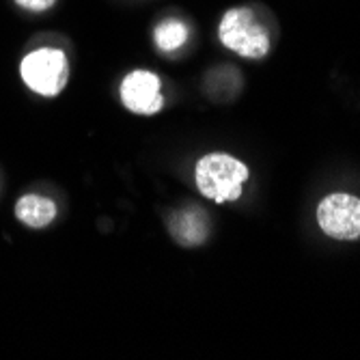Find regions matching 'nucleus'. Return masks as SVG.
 Segmentation results:
<instances>
[{"label": "nucleus", "mask_w": 360, "mask_h": 360, "mask_svg": "<svg viewBox=\"0 0 360 360\" xmlns=\"http://www.w3.org/2000/svg\"><path fill=\"white\" fill-rule=\"evenodd\" d=\"M248 167L229 153H207L196 165V188L214 203H231L242 196Z\"/></svg>", "instance_id": "f257e3e1"}, {"label": "nucleus", "mask_w": 360, "mask_h": 360, "mask_svg": "<svg viewBox=\"0 0 360 360\" xmlns=\"http://www.w3.org/2000/svg\"><path fill=\"white\" fill-rule=\"evenodd\" d=\"M218 37L222 46L246 58H264L270 50L268 30L255 20L250 9L226 11L218 28Z\"/></svg>", "instance_id": "f03ea898"}, {"label": "nucleus", "mask_w": 360, "mask_h": 360, "mask_svg": "<svg viewBox=\"0 0 360 360\" xmlns=\"http://www.w3.org/2000/svg\"><path fill=\"white\" fill-rule=\"evenodd\" d=\"M22 80L39 95L54 97L70 80V63L60 50L41 48L22 60Z\"/></svg>", "instance_id": "7ed1b4c3"}, {"label": "nucleus", "mask_w": 360, "mask_h": 360, "mask_svg": "<svg viewBox=\"0 0 360 360\" xmlns=\"http://www.w3.org/2000/svg\"><path fill=\"white\" fill-rule=\"evenodd\" d=\"M317 222L335 240L360 238V199L352 194H330L317 207Z\"/></svg>", "instance_id": "20e7f679"}, {"label": "nucleus", "mask_w": 360, "mask_h": 360, "mask_svg": "<svg viewBox=\"0 0 360 360\" xmlns=\"http://www.w3.org/2000/svg\"><path fill=\"white\" fill-rule=\"evenodd\" d=\"M121 102L136 115H155L165 106L160 95V78L151 72H132L121 82Z\"/></svg>", "instance_id": "39448f33"}, {"label": "nucleus", "mask_w": 360, "mask_h": 360, "mask_svg": "<svg viewBox=\"0 0 360 360\" xmlns=\"http://www.w3.org/2000/svg\"><path fill=\"white\" fill-rule=\"evenodd\" d=\"M171 233L184 246L203 244L207 238V224L205 216L199 210H186L171 218Z\"/></svg>", "instance_id": "423d86ee"}, {"label": "nucleus", "mask_w": 360, "mask_h": 360, "mask_svg": "<svg viewBox=\"0 0 360 360\" xmlns=\"http://www.w3.org/2000/svg\"><path fill=\"white\" fill-rule=\"evenodd\" d=\"M15 216L26 226L41 229V226H48L54 220L56 205L50 199H46V196L26 194V196H22V199L18 201V205H15Z\"/></svg>", "instance_id": "0eeeda50"}, {"label": "nucleus", "mask_w": 360, "mask_h": 360, "mask_svg": "<svg viewBox=\"0 0 360 360\" xmlns=\"http://www.w3.org/2000/svg\"><path fill=\"white\" fill-rule=\"evenodd\" d=\"M153 39L158 50L162 52H173L181 48L188 41V26L181 20L169 18L165 22H160L153 30Z\"/></svg>", "instance_id": "6e6552de"}, {"label": "nucleus", "mask_w": 360, "mask_h": 360, "mask_svg": "<svg viewBox=\"0 0 360 360\" xmlns=\"http://www.w3.org/2000/svg\"><path fill=\"white\" fill-rule=\"evenodd\" d=\"M15 3L28 11H46L56 3V0H15Z\"/></svg>", "instance_id": "1a4fd4ad"}]
</instances>
